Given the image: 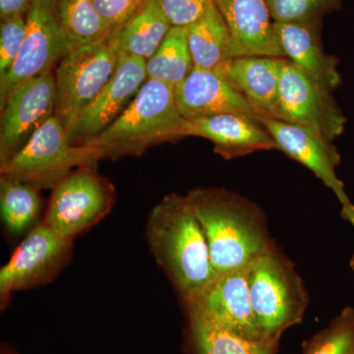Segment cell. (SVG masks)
<instances>
[{"label":"cell","instance_id":"cell-1","mask_svg":"<svg viewBox=\"0 0 354 354\" xmlns=\"http://www.w3.org/2000/svg\"><path fill=\"white\" fill-rule=\"evenodd\" d=\"M208 243L216 274L245 269L274 249L262 212L234 191L202 187L185 195Z\"/></svg>","mask_w":354,"mask_h":354},{"label":"cell","instance_id":"cell-2","mask_svg":"<svg viewBox=\"0 0 354 354\" xmlns=\"http://www.w3.org/2000/svg\"><path fill=\"white\" fill-rule=\"evenodd\" d=\"M146 239L156 262L185 304L215 279L206 237L186 196L171 193L153 207L147 221Z\"/></svg>","mask_w":354,"mask_h":354},{"label":"cell","instance_id":"cell-3","mask_svg":"<svg viewBox=\"0 0 354 354\" xmlns=\"http://www.w3.org/2000/svg\"><path fill=\"white\" fill-rule=\"evenodd\" d=\"M186 123L174 88L148 79L120 118L87 145L95 147L102 160L139 157L152 147L187 137Z\"/></svg>","mask_w":354,"mask_h":354},{"label":"cell","instance_id":"cell-4","mask_svg":"<svg viewBox=\"0 0 354 354\" xmlns=\"http://www.w3.org/2000/svg\"><path fill=\"white\" fill-rule=\"evenodd\" d=\"M100 160L101 153L95 147L72 145L66 129L53 115L19 152L0 165V177L39 190L53 189L78 167H97Z\"/></svg>","mask_w":354,"mask_h":354},{"label":"cell","instance_id":"cell-5","mask_svg":"<svg viewBox=\"0 0 354 354\" xmlns=\"http://www.w3.org/2000/svg\"><path fill=\"white\" fill-rule=\"evenodd\" d=\"M249 288L254 313L268 339L279 341L286 330L301 322L308 305L306 290L276 249L249 265Z\"/></svg>","mask_w":354,"mask_h":354},{"label":"cell","instance_id":"cell-6","mask_svg":"<svg viewBox=\"0 0 354 354\" xmlns=\"http://www.w3.org/2000/svg\"><path fill=\"white\" fill-rule=\"evenodd\" d=\"M115 201V186L97 167H78L51 189L43 221L75 239L106 218Z\"/></svg>","mask_w":354,"mask_h":354},{"label":"cell","instance_id":"cell-7","mask_svg":"<svg viewBox=\"0 0 354 354\" xmlns=\"http://www.w3.org/2000/svg\"><path fill=\"white\" fill-rule=\"evenodd\" d=\"M118 64L106 41L74 48L58 64L55 116L66 131L111 81Z\"/></svg>","mask_w":354,"mask_h":354},{"label":"cell","instance_id":"cell-8","mask_svg":"<svg viewBox=\"0 0 354 354\" xmlns=\"http://www.w3.org/2000/svg\"><path fill=\"white\" fill-rule=\"evenodd\" d=\"M73 241L43 221L25 235L10 260L0 269L1 308H6L13 293L53 283L71 260Z\"/></svg>","mask_w":354,"mask_h":354},{"label":"cell","instance_id":"cell-9","mask_svg":"<svg viewBox=\"0 0 354 354\" xmlns=\"http://www.w3.org/2000/svg\"><path fill=\"white\" fill-rule=\"evenodd\" d=\"M57 0H32L27 13V34L12 68L0 78V106L16 86L28 79L53 71L74 50L57 14Z\"/></svg>","mask_w":354,"mask_h":354},{"label":"cell","instance_id":"cell-10","mask_svg":"<svg viewBox=\"0 0 354 354\" xmlns=\"http://www.w3.org/2000/svg\"><path fill=\"white\" fill-rule=\"evenodd\" d=\"M272 118L307 128L330 142L341 136L346 124L333 91L310 78L288 59L281 69Z\"/></svg>","mask_w":354,"mask_h":354},{"label":"cell","instance_id":"cell-11","mask_svg":"<svg viewBox=\"0 0 354 354\" xmlns=\"http://www.w3.org/2000/svg\"><path fill=\"white\" fill-rule=\"evenodd\" d=\"M55 101L57 85L53 71L28 79L11 91L0 106V165L9 162L55 115Z\"/></svg>","mask_w":354,"mask_h":354},{"label":"cell","instance_id":"cell-12","mask_svg":"<svg viewBox=\"0 0 354 354\" xmlns=\"http://www.w3.org/2000/svg\"><path fill=\"white\" fill-rule=\"evenodd\" d=\"M148 80L146 60L118 57L113 78L67 131L70 143L87 145L123 113Z\"/></svg>","mask_w":354,"mask_h":354},{"label":"cell","instance_id":"cell-13","mask_svg":"<svg viewBox=\"0 0 354 354\" xmlns=\"http://www.w3.org/2000/svg\"><path fill=\"white\" fill-rule=\"evenodd\" d=\"M185 305L188 313L208 317L248 339H268L254 313L249 288V266L245 269L216 274L199 297Z\"/></svg>","mask_w":354,"mask_h":354},{"label":"cell","instance_id":"cell-14","mask_svg":"<svg viewBox=\"0 0 354 354\" xmlns=\"http://www.w3.org/2000/svg\"><path fill=\"white\" fill-rule=\"evenodd\" d=\"M260 123L276 142L278 150L313 172L334 192L342 206L351 203L344 183L337 176L341 156L333 142L307 128L271 116L265 115Z\"/></svg>","mask_w":354,"mask_h":354},{"label":"cell","instance_id":"cell-15","mask_svg":"<svg viewBox=\"0 0 354 354\" xmlns=\"http://www.w3.org/2000/svg\"><path fill=\"white\" fill-rule=\"evenodd\" d=\"M174 97L179 113L187 120L239 114L260 122L265 116L215 70L193 67L174 88Z\"/></svg>","mask_w":354,"mask_h":354},{"label":"cell","instance_id":"cell-16","mask_svg":"<svg viewBox=\"0 0 354 354\" xmlns=\"http://www.w3.org/2000/svg\"><path fill=\"white\" fill-rule=\"evenodd\" d=\"M230 32L228 58H285L267 0H212Z\"/></svg>","mask_w":354,"mask_h":354},{"label":"cell","instance_id":"cell-17","mask_svg":"<svg viewBox=\"0 0 354 354\" xmlns=\"http://www.w3.org/2000/svg\"><path fill=\"white\" fill-rule=\"evenodd\" d=\"M274 29L286 59L333 92L341 85L339 62L323 48L321 21L274 22Z\"/></svg>","mask_w":354,"mask_h":354},{"label":"cell","instance_id":"cell-18","mask_svg":"<svg viewBox=\"0 0 354 354\" xmlns=\"http://www.w3.org/2000/svg\"><path fill=\"white\" fill-rule=\"evenodd\" d=\"M185 131L187 137L208 139L215 152L225 160L258 151L278 150L276 142L259 121L239 114L187 120Z\"/></svg>","mask_w":354,"mask_h":354},{"label":"cell","instance_id":"cell-19","mask_svg":"<svg viewBox=\"0 0 354 354\" xmlns=\"http://www.w3.org/2000/svg\"><path fill=\"white\" fill-rule=\"evenodd\" d=\"M286 58L237 57L227 58L215 69L230 85L267 116L274 114L279 79Z\"/></svg>","mask_w":354,"mask_h":354},{"label":"cell","instance_id":"cell-20","mask_svg":"<svg viewBox=\"0 0 354 354\" xmlns=\"http://www.w3.org/2000/svg\"><path fill=\"white\" fill-rule=\"evenodd\" d=\"M171 27L157 0H147L131 19L109 35L106 43L118 57L148 60L157 51Z\"/></svg>","mask_w":354,"mask_h":354},{"label":"cell","instance_id":"cell-21","mask_svg":"<svg viewBox=\"0 0 354 354\" xmlns=\"http://www.w3.org/2000/svg\"><path fill=\"white\" fill-rule=\"evenodd\" d=\"M199 354H277L279 341L252 339L198 313H188Z\"/></svg>","mask_w":354,"mask_h":354},{"label":"cell","instance_id":"cell-22","mask_svg":"<svg viewBox=\"0 0 354 354\" xmlns=\"http://www.w3.org/2000/svg\"><path fill=\"white\" fill-rule=\"evenodd\" d=\"M41 190L27 183L0 177V215L6 234L27 235L41 221Z\"/></svg>","mask_w":354,"mask_h":354},{"label":"cell","instance_id":"cell-23","mask_svg":"<svg viewBox=\"0 0 354 354\" xmlns=\"http://www.w3.org/2000/svg\"><path fill=\"white\" fill-rule=\"evenodd\" d=\"M187 37L196 68L215 70L228 58L230 32L213 1L201 17L187 27Z\"/></svg>","mask_w":354,"mask_h":354},{"label":"cell","instance_id":"cell-24","mask_svg":"<svg viewBox=\"0 0 354 354\" xmlns=\"http://www.w3.org/2000/svg\"><path fill=\"white\" fill-rule=\"evenodd\" d=\"M193 67L187 28L171 27L153 57L146 60L148 79L174 88L183 82Z\"/></svg>","mask_w":354,"mask_h":354},{"label":"cell","instance_id":"cell-25","mask_svg":"<svg viewBox=\"0 0 354 354\" xmlns=\"http://www.w3.org/2000/svg\"><path fill=\"white\" fill-rule=\"evenodd\" d=\"M57 14L74 48L108 39L109 32L97 13L94 0H57Z\"/></svg>","mask_w":354,"mask_h":354},{"label":"cell","instance_id":"cell-26","mask_svg":"<svg viewBox=\"0 0 354 354\" xmlns=\"http://www.w3.org/2000/svg\"><path fill=\"white\" fill-rule=\"evenodd\" d=\"M304 354H354V307H346L305 342Z\"/></svg>","mask_w":354,"mask_h":354},{"label":"cell","instance_id":"cell-27","mask_svg":"<svg viewBox=\"0 0 354 354\" xmlns=\"http://www.w3.org/2000/svg\"><path fill=\"white\" fill-rule=\"evenodd\" d=\"M274 22H316L342 6V0H267Z\"/></svg>","mask_w":354,"mask_h":354},{"label":"cell","instance_id":"cell-28","mask_svg":"<svg viewBox=\"0 0 354 354\" xmlns=\"http://www.w3.org/2000/svg\"><path fill=\"white\" fill-rule=\"evenodd\" d=\"M27 23L23 16L1 20L0 24V78L9 71L22 50Z\"/></svg>","mask_w":354,"mask_h":354},{"label":"cell","instance_id":"cell-29","mask_svg":"<svg viewBox=\"0 0 354 354\" xmlns=\"http://www.w3.org/2000/svg\"><path fill=\"white\" fill-rule=\"evenodd\" d=\"M212 0H157L172 27L187 28L204 14Z\"/></svg>","mask_w":354,"mask_h":354},{"label":"cell","instance_id":"cell-30","mask_svg":"<svg viewBox=\"0 0 354 354\" xmlns=\"http://www.w3.org/2000/svg\"><path fill=\"white\" fill-rule=\"evenodd\" d=\"M146 1L147 0H94V4L111 35L131 19Z\"/></svg>","mask_w":354,"mask_h":354},{"label":"cell","instance_id":"cell-31","mask_svg":"<svg viewBox=\"0 0 354 354\" xmlns=\"http://www.w3.org/2000/svg\"><path fill=\"white\" fill-rule=\"evenodd\" d=\"M32 0H0V18L9 19L28 13Z\"/></svg>","mask_w":354,"mask_h":354},{"label":"cell","instance_id":"cell-32","mask_svg":"<svg viewBox=\"0 0 354 354\" xmlns=\"http://www.w3.org/2000/svg\"><path fill=\"white\" fill-rule=\"evenodd\" d=\"M342 216L344 220L348 221L354 227V205L353 203L342 206ZM351 267L354 271V254L351 259Z\"/></svg>","mask_w":354,"mask_h":354}]
</instances>
